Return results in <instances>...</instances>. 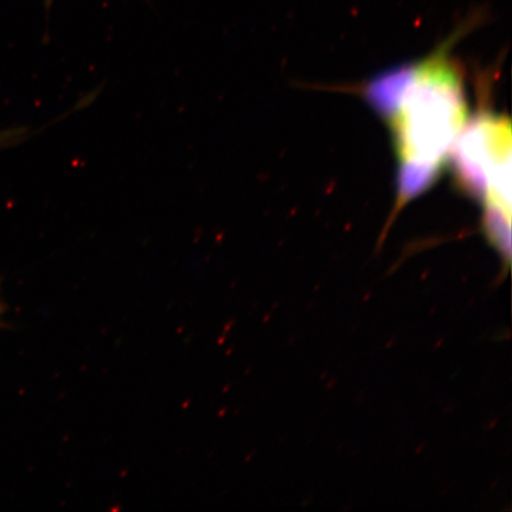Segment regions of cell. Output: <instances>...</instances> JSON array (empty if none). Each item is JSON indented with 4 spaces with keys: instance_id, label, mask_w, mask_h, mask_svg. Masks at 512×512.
Returning a JSON list of instances; mask_svg holds the SVG:
<instances>
[{
    "instance_id": "obj_1",
    "label": "cell",
    "mask_w": 512,
    "mask_h": 512,
    "mask_svg": "<svg viewBox=\"0 0 512 512\" xmlns=\"http://www.w3.org/2000/svg\"><path fill=\"white\" fill-rule=\"evenodd\" d=\"M447 43L418 68L383 82L399 95L374 89L373 98L390 113L405 165L402 198L415 195L430 181L466 121L462 83L446 59Z\"/></svg>"
},
{
    "instance_id": "obj_2",
    "label": "cell",
    "mask_w": 512,
    "mask_h": 512,
    "mask_svg": "<svg viewBox=\"0 0 512 512\" xmlns=\"http://www.w3.org/2000/svg\"><path fill=\"white\" fill-rule=\"evenodd\" d=\"M510 142L509 123L482 118L459 144L460 172L485 197L486 220L510 221Z\"/></svg>"
},
{
    "instance_id": "obj_3",
    "label": "cell",
    "mask_w": 512,
    "mask_h": 512,
    "mask_svg": "<svg viewBox=\"0 0 512 512\" xmlns=\"http://www.w3.org/2000/svg\"><path fill=\"white\" fill-rule=\"evenodd\" d=\"M5 305L3 303L2 298H0V326H2L3 323V317L5 315Z\"/></svg>"
}]
</instances>
